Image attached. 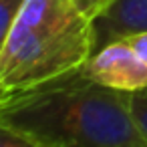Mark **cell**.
Instances as JSON below:
<instances>
[{
  "label": "cell",
  "instance_id": "cell-1",
  "mask_svg": "<svg viewBox=\"0 0 147 147\" xmlns=\"http://www.w3.org/2000/svg\"><path fill=\"white\" fill-rule=\"evenodd\" d=\"M131 95L101 87L75 71L0 95V125L51 147H147V137L131 113Z\"/></svg>",
  "mask_w": 147,
  "mask_h": 147
},
{
  "label": "cell",
  "instance_id": "cell-2",
  "mask_svg": "<svg viewBox=\"0 0 147 147\" xmlns=\"http://www.w3.org/2000/svg\"><path fill=\"white\" fill-rule=\"evenodd\" d=\"M93 53V20L71 0H26L0 40V95L71 75Z\"/></svg>",
  "mask_w": 147,
  "mask_h": 147
},
{
  "label": "cell",
  "instance_id": "cell-3",
  "mask_svg": "<svg viewBox=\"0 0 147 147\" xmlns=\"http://www.w3.org/2000/svg\"><path fill=\"white\" fill-rule=\"evenodd\" d=\"M79 71L85 79L101 87L127 93L147 89V65L125 40H115L99 49Z\"/></svg>",
  "mask_w": 147,
  "mask_h": 147
},
{
  "label": "cell",
  "instance_id": "cell-4",
  "mask_svg": "<svg viewBox=\"0 0 147 147\" xmlns=\"http://www.w3.org/2000/svg\"><path fill=\"white\" fill-rule=\"evenodd\" d=\"M95 53L129 34L147 30V0H113L111 6L93 20Z\"/></svg>",
  "mask_w": 147,
  "mask_h": 147
},
{
  "label": "cell",
  "instance_id": "cell-5",
  "mask_svg": "<svg viewBox=\"0 0 147 147\" xmlns=\"http://www.w3.org/2000/svg\"><path fill=\"white\" fill-rule=\"evenodd\" d=\"M0 147H51V145H47L40 139L26 135L18 129L0 125Z\"/></svg>",
  "mask_w": 147,
  "mask_h": 147
},
{
  "label": "cell",
  "instance_id": "cell-6",
  "mask_svg": "<svg viewBox=\"0 0 147 147\" xmlns=\"http://www.w3.org/2000/svg\"><path fill=\"white\" fill-rule=\"evenodd\" d=\"M24 2L26 0H0V40L8 34V30H10L14 18L18 16V12L22 10Z\"/></svg>",
  "mask_w": 147,
  "mask_h": 147
},
{
  "label": "cell",
  "instance_id": "cell-7",
  "mask_svg": "<svg viewBox=\"0 0 147 147\" xmlns=\"http://www.w3.org/2000/svg\"><path fill=\"white\" fill-rule=\"evenodd\" d=\"M131 113H133L135 123L139 125V129L147 137V93L137 91L131 95Z\"/></svg>",
  "mask_w": 147,
  "mask_h": 147
},
{
  "label": "cell",
  "instance_id": "cell-8",
  "mask_svg": "<svg viewBox=\"0 0 147 147\" xmlns=\"http://www.w3.org/2000/svg\"><path fill=\"white\" fill-rule=\"evenodd\" d=\"M75 4V8L89 20H95L97 16H101L109 6L113 0H71Z\"/></svg>",
  "mask_w": 147,
  "mask_h": 147
},
{
  "label": "cell",
  "instance_id": "cell-9",
  "mask_svg": "<svg viewBox=\"0 0 147 147\" xmlns=\"http://www.w3.org/2000/svg\"><path fill=\"white\" fill-rule=\"evenodd\" d=\"M121 40H125V42L145 61V65H147V30L129 34V36H125V38H121Z\"/></svg>",
  "mask_w": 147,
  "mask_h": 147
},
{
  "label": "cell",
  "instance_id": "cell-10",
  "mask_svg": "<svg viewBox=\"0 0 147 147\" xmlns=\"http://www.w3.org/2000/svg\"><path fill=\"white\" fill-rule=\"evenodd\" d=\"M143 93H147V89H145V91H143Z\"/></svg>",
  "mask_w": 147,
  "mask_h": 147
}]
</instances>
